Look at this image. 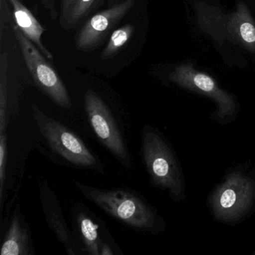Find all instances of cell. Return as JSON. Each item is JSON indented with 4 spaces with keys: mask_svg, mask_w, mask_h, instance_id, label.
<instances>
[{
    "mask_svg": "<svg viewBox=\"0 0 255 255\" xmlns=\"http://www.w3.org/2000/svg\"><path fill=\"white\" fill-rule=\"evenodd\" d=\"M136 2L137 0H126L91 16L76 33V48L85 53L99 48L135 7Z\"/></svg>",
    "mask_w": 255,
    "mask_h": 255,
    "instance_id": "5b68a950",
    "label": "cell"
},
{
    "mask_svg": "<svg viewBox=\"0 0 255 255\" xmlns=\"http://www.w3.org/2000/svg\"><path fill=\"white\" fill-rule=\"evenodd\" d=\"M7 156H8V135L6 132L0 133V207L2 209L4 184L6 174Z\"/></svg>",
    "mask_w": 255,
    "mask_h": 255,
    "instance_id": "5bb4252c",
    "label": "cell"
},
{
    "mask_svg": "<svg viewBox=\"0 0 255 255\" xmlns=\"http://www.w3.org/2000/svg\"><path fill=\"white\" fill-rule=\"evenodd\" d=\"M8 2L12 7L15 26L27 39L33 43L47 59L53 60L54 56L42 42V35L45 32L42 25L21 0H8Z\"/></svg>",
    "mask_w": 255,
    "mask_h": 255,
    "instance_id": "9c48e42d",
    "label": "cell"
},
{
    "mask_svg": "<svg viewBox=\"0 0 255 255\" xmlns=\"http://www.w3.org/2000/svg\"><path fill=\"white\" fill-rule=\"evenodd\" d=\"M229 29L231 34L243 41L249 50H255V25L244 4L239 5L230 19Z\"/></svg>",
    "mask_w": 255,
    "mask_h": 255,
    "instance_id": "7c38bea8",
    "label": "cell"
},
{
    "mask_svg": "<svg viewBox=\"0 0 255 255\" xmlns=\"http://www.w3.org/2000/svg\"><path fill=\"white\" fill-rule=\"evenodd\" d=\"M8 70V53L2 51L0 54V133L5 132L7 126Z\"/></svg>",
    "mask_w": 255,
    "mask_h": 255,
    "instance_id": "4fadbf2b",
    "label": "cell"
},
{
    "mask_svg": "<svg viewBox=\"0 0 255 255\" xmlns=\"http://www.w3.org/2000/svg\"><path fill=\"white\" fill-rule=\"evenodd\" d=\"M8 0H0V33L1 37L3 35L5 25L8 24L10 19Z\"/></svg>",
    "mask_w": 255,
    "mask_h": 255,
    "instance_id": "9a60e30c",
    "label": "cell"
},
{
    "mask_svg": "<svg viewBox=\"0 0 255 255\" xmlns=\"http://www.w3.org/2000/svg\"><path fill=\"white\" fill-rule=\"evenodd\" d=\"M108 0H60L59 26L66 31L78 29Z\"/></svg>",
    "mask_w": 255,
    "mask_h": 255,
    "instance_id": "ba28073f",
    "label": "cell"
},
{
    "mask_svg": "<svg viewBox=\"0 0 255 255\" xmlns=\"http://www.w3.org/2000/svg\"><path fill=\"white\" fill-rule=\"evenodd\" d=\"M85 109L89 122L101 142L127 168L132 160L120 129L104 100L94 91L85 95Z\"/></svg>",
    "mask_w": 255,
    "mask_h": 255,
    "instance_id": "277c9868",
    "label": "cell"
},
{
    "mask_svg": "<svg viewBox=\"0 0 255 255\" xmlns=\"http://www.w3.org/2000/svg\"><path fill=\"white\" fill-rule=\"evenodd\" d=\"M44 8L48 11L51 20L59 18V11L56 8V0H38Z\"/></svg>",
    "mask_w": 255,
    "mask_h": 255,
    "instance_id": "e0dca14e",
    "label": "cell"
},
{
    "mask_svg": "<svg viewBox=\"0 0 255 255\" xmlns=\"http://www.w3.org/2000/svg\"><path fill=\"white\" fill-rule=\"evenodd\" d=\"M138 23L135 20L119 25L109 38L101 54L102 61H111L120 56L128 48L136 35Z\"/></svg>",
    "mask_w": 255,
    "mask_h": 255,
    "instance_id": "8fae6325",
    "label": "cell"
},
{
    "mask_svg": "<svg viewBox=\"0 0 255 255\" xmlns=\"http://www.w3.org/2000/svg\"><path fill=\"white\" fill-rule=\"evenodd\" d=\"M13 31L21 50L23 59L37 87L55 104L64 109L72 107L67 88L47 58L21 33L14 25Z\"/></svg>",
    "mask_w": 255,
    "mask_h": 255,
    "instance_id": "3957f363",
    "label": "cell"
},
{
    "mask_svg": "<svg viewBox=\"0 0 255 255\" xmlns=\"http://www.w3.org/2000/svg\"><path fill=\"white\" fill-rule=\"evenodd\" d=\"M40 192L43 209L49 226L54 231L59 241L65 246L68 254L77 255L78 249L72 231L65 222L56 195L46 181L40 183Z\"/></svg>",
    "mask_w": 255,
    "mask_h": 255,
    "instance_id": "52a82bcc",
    "label": "cell"
},
{
    "mask_svg": "<svg viewBox=\"0 0 255 255\" xmlns=\"http://www.w3.org/2000/svg\"><path fill=\"white\" fill-rule=\"evenodd\" d=\"M71 223L79 254L101 255L106 243L116 245L105 223L83 204L77 203L73 207Z\"/></svg>",
    "mask_w": 255,
    "mask_h": 255,
    "instance_id": "8992f818",
    "label": "cell"
},
{
    "mask_svg": "<svg viewBox=\"0 0 255 255\" xmlns=\"http://www.w3.org/2000/svg\"><path fill=\"white\" fill-rule=\"evenodd\" d=\"M32 250L29 226L19 211V208H17L11 225L5 234L1 249V255H34Z\"/></svg>",
    "mask_w": 255,
    "mask_h": 255,
    "instance_id": "30bf717a",
    "label": "cell"
},
{
    "mask_svg": "<svg viewBox=\"0 0 255 255\" xmlns=\"http://www.w3.org/2000/svg\"><path fill=\"white\" fill-rule=\"evenodd\" d=\"M74 184L83 196L127 226L138 231H150L154 227V213L138 192L122 188L98 189L79 181Z\"/></svg>",
    "mask_w": 255,
    "mask_h": 255,
    "instance_id": "6da1fadb",
    "label": "cell"
},
{
    "mask_svg": "<svg viewBox=\"0 0 255 255\" xmlns=\"http://www.w3.org/2000/svg\"><path fill=\"white\" fill-rule=\"evenodd\" d=\"M32 108L40 132L56 154L76 168L103 172L101 161L80 137L63 124L46 116L37 106L32 104Z\"/></svg>",
    "mask_w": 255,
    "mask_h": 255,
    "instance_id": "7a4b0ae2",
    "label": "cell"
},
{
    "mask_svg": "<svg viewBox=\"0 0 255 255\" xmlns=\"http://www.w3.org/2000/svg\"><path fill=\"white\" fill-rule=\"evenodd\" d=\"M124 1H126V0H108L107 1V5H108V6H112V5L120 3V2H124Z\"/></svg>",
    "mask_w": 255,
    "mask_h": 255,
    "instance_id": "ac0fdd59",
    "label": "cell"
},
{
    "mask_svg": "<svg viewBox=\"0 0 255 255\" xmlns=\"http://www.w3.org/2000/svg\"><path fill=\"white\" fill-rule=\"evenodd\" d=\"M236 193L232 189H227L222 193L220 204L224 208H230L235 204Z\"/></svg>",
    "mask_w": 255,
    "mask_h": 255,
    "instance_id": "2e32d148",
    "label": "cell"
}]
</instances>
